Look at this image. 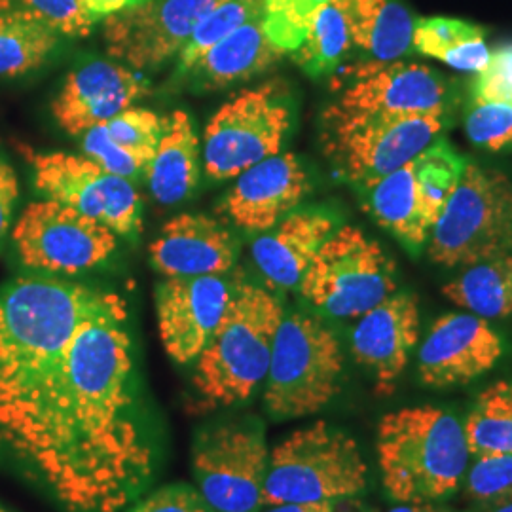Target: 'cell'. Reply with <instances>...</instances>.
<instances>
[{"label": "cell", "instance_id": "cell-32", "mask_svg": "<svg viewBox=\"0 0 512 512\" xmlns=\"http://www.w3.org/2000/svg\"><path fill=\"white\" fill-rule=\"evenodd\" d=\"M0 18L37 23L65 38L88 37L97 23L80 0H0Z\"/></svg>", "mask_w": 512, "mask_h": 512}, {"label": "cell", "instance_id": "cell-37", "mask_svg": "<svg viewBox=\"0 0 512 512\" xmlns=\"http://www.w3.org/2000/svg\"><path fill=\"white\" fill-rule=\"evenodd\" d=\"M471 95L475 101L512 105V44L490 50L488 65L473 78Z\"/></svg>", "mask_w": 512, "mask_h": 512}, {"label": "cell", "instance_id": "cell-2", "mask_svg": "<svg viewBox=\"0 0 512 512\" xmlns=\"http://www.w3.org/2000/svg\"><path fill=\"white\" fill-rule=\"evenodd\" d=\"M376 452L382 486L395 503L456 494L471 461L463 423L433 404L387 412L378 423Z\"/></svg>", "mask_w": 512, "mask_h": 512}, {"label": "cell", "instance_id": "cell-11", "mask_svg": "<svg viewBox=\"0 0 512 512\" xmlns=\"http://www.w3.org/2000/svg\"><path fill=\"white\" fill-rule=\"evenodd\" d=\"M327 148L355 184L385 177L442 139L444 116H349L327 110Z\"/></svg>", "mask_w": 512, "mask_h": 512}, {"label": "cell", "instance_id": "cell-44", "mask_svg": "<svg viewBox=\"0 0 512 512\" xmlns=\"http://www.w3.org/2000/svg\"><path fill=\"white\" fill-rule=\"evenodd\" d=\"M137 2H143V0H133V4H137Z\"/></svg>", "mask_w": 512, "mask_h": 512}, {"label": "cell", "instance_id": "cell-25", "mask_svg": "<svg viewBox=\"0 0 512 512\" xmlns=\"http://www.w3.org/2000/svg\"><path fill=\"white\" fill-rule=\"evenodd\" d=\"M262 14L222 38L186 76L194 78L196 84H202L207 90L224 88L236 82H247L279 63L287 54L266 35Z\"/></svg>", "mask_w": 512, "mask_h": 512}, {"label": "cell", "instance_id": "cell-19", "mask_svg": "<svg viewBox=\"0 0 512 512\" xmlns=\"http://www.w3.org/2000/svg\"><path fill=\"white\" fill-rule=\"evenodd\" d=\"M148 93V80L118 61L92 59L67 74L52 103L57 126L73 137L105 124Z\"/></svg>", "mask_w": 512, "mask_h": 512}, {"label": "cell", "instance_id": "cell-4", "mask_svg": "<svg viewBox=\"0 0 512 512\" xmlns=\"http://www.w3.org/2000/svg\"><path fill=\"white\" fill-rule=\"evenodd\" d=\"M344 353L334 330L319 317L285 313L264 380V408L277 421L308 418L342 389Z\"/></svg>", "mask_w": 512, "mask_h": 512}, {"label": "cell", "instance_id": "cell-29", "mask_svg": "<svg viewBox=\"0 0 512 512\" xmlns=\"http://www.w3.org/2000/svg\"><path fill=\"white\" fill-rule=\"evenodd\" d=\"M471 458L512 454V380L482 389L463 423Z\"/></svg>", "mask_w": 512, "mask_h": 512}, {"label": "cell", "instance_id": "cell-31", "mask_svg": "<svg viewBox=\"0 0 512 512\" xmlns=\"http://www.w3.org/2000/svg\"><path fill=\"white\" fill-rule=\"evenodd\" d=\"M63 38L48 27L0 18V76L18 78L44 67Z\"/></svg>", "mask_w": 512, "mask_h": 512}, {"label": "cell", "instance_id": "cell-42", "mask_svg": "<svg viewBox=\"0 0 512 512\" xmlns=\"http://www.w3.org/2000/svg\"><path fill=\"white\" fill-rule=\"evenodd\" d=\"M385 512H454L444 505H440V501H404L397 503L395 507H391Z\"/></svg>", "mask_w": 512, "mask_h": 512}, {"label": "cell", "instance_id": "cell-13", "mask_svg": "<svg viewBox=\"0 0 512 512\" xmlns=\"http://www.w3.org/2000/svg\"><path fill=\"white\" fill-rule=\"evenodd\" d=\"M12 241L29 270L59 277L99 268L118 247V236L105 224L52 200L25 207Z\"/></svg>", "mask_w": 512, "mask_h": 512}, {"label": "cell", "instance_id": "cell-12", "mask_svg": "<svg viewBox=\"0 0 512 512\" xmlns=\"http://www.w3.org/2000/svg\"><path fill=\"white\" fill-rule=\"evenodd\" d=\"M33 169L38 192L52 202L69 205L110 228L116 236L141 232L143 203L133 181L118 177L84 154L35 152L19 147Z\"/></svg>", "mask_w": 512, "mask_h": 512}, {"label": "cell", "instance_id": "cell-39", "mask_svg": "<svg viewBox=\"0 0 512 512\" xmlns=\"http://www.w3.org/2000/svg\"><path fill=\"white\" fill-rule=\"evenodd\" d=\"M18 198V175L12 165L0 160V239L8 234L12 226V217H14Z\"/></svg>", "mask_w": 512, "mask_h": 512}, {"label": "cell", "instance_id": "cell-43", "mask_svg": "<svg viewBox=\"0 0 512 512\" xmlns=\"http://www.w3.org/2000/svg\"><path fill=\"white\" fill-rule=\"evenodd\" d=\"M480 512H512V501L511 503H505V505H497V507L482 509Z\"/></svg>", "mask_w": 512, "mask_h": 512}, {"label": "cell", "instance_id": "cell-8", "mask_svg": "<svg viewBox=\"0 0 512 512\" xmlns=\"http://www.w3.org/2000/svg\"><path fill=\"white\" fill-rule=\"evenodd\" d=\"M298 291L327 317L359 319L397 293V266L376 239L342 226L319 249Z\"/></svg>", "mask_w": 512, "mask_h": 512}, {"label": "cell", "instance_id": "cell-14", "mask_svg": "<svg viewBox=\"0 0 512 512\" xmlns=\"http://www.w3.org/2000/svg\"><path fill=\"white\" fill-rule=\"evenodd\" d=\"M224 0H143L103 19L110 59L133 71H156L179 57L196 27Z\"/></svg>", "mask_w": 512, "mask_h": 512}, {"label": "cell", "instance_id": "cell-15", "mask_svg": "<svg viewBox=\"0 0 512 512\" xmlns=\"http://www.w3.org/2000/svg\"><path fill=\"white\" fill-rule=\"evenodd\" d=\"M450 93L431 67L403 59L368 61L348 73L329 110L349 116H444Z\"/></svg>", "mask_w": 512, "mask_h": 512}, {"label": "cell", "instance_id": "cell-36", "mask_svg": "<svg viewBox=\"0 0 512 512\" xmlns=\"http://www.w3.org/2000/svg\"><path fill=\"white\" fill-rule=\"evenodd\" d=\"M465 133L475 147L494 152L512 147V105L471 99Z\"/></svg>", "mask_w": 512, "mask_h": 512}, {"label": "cell", "instance_id": "cell-16", "mask_svg": "<svg viewBox=\"0 0 512 512\" xmlns=\"http://www.w3.org/2000/svg\"><path fill=\"white\" fill-rule=\"evenodd\" d=\"M234 281L226 275L165 277L156 287L158 330L177 365H194L226 311Z\"/></svg>", "mask_w": 512, "mask_h": 512}, {"label": "cell", "instance_id": "cell-1", "mask_svg": "<svg viewBox=\"0 0 512 512\" xmlns=\"http://www.w3.org/2000/svg\"><path fill=\"white\" fill-rule=\"evenodd\" d=\"M126 300L107 293L71 338L0 372V463L65 512H126L160 469Z\"/></svg>", "mask_w": 512, "mask_h": 512}, {"label": "cell", "instance_id": "cell-21", "mask_svg": "<svg viewBox=\"0 0 512 512\" xmlns=\"http://www.w3.org/2000/svg\"><path fill=\"white\" fill-rule=\"evenodd\" d=\"M238 239L220 220L183 213L165 222L150 245V262L162 277L226 275L236 264Z\"/></svg>", "mask_w": 512, "mask_h": 512}, {"label": "cell", "instance_id": "cell-10", "mask_svg": "<svg viewBox=\"0 0 512 512\" xmlns=\"http://www.w3.org/2000/svg\"><path fill=\"white\" fill-rule=\"evenodd\" d=\"M270 450L258 418H234L198 431L192 446L196 490L213 512H258Z\"/></svg>", "mask_w": 512, "mask_h": 512}, {"label": "cell", "instance_id": "cell-35", "mask_svg": "<svg viewBox=\"0 0 512 512\" xmlns=\"http://www.w3.org/2000/svg\"><path fill=\"white\" fill-rule=\"evenodd\" d=\"M465 490L482 509L512 501V454L475 458L467 473Z\"/></svg>", "mask_w": 512, "mask_h": 512}, {"label": "cell", "instance_id": "cell-7", "mask_svg": "<svg viewBox=\"0 0 512 512\" xmlns=\"http://www.w3.org/2000/svg\"><path fill=\"white\" fill-rule=\"evenodd\" d=\"M425 247L444 268H467L512 253L511 179L497 169L465 165Z\"/></svg>", "mask_w": 512, "mask_h": 512}, {"label": "cell", "instance_id": "cell-23", "mask_svg": "<svg viewBox=\"0 0 512 512\" xmlns=\"http://www.w3.org/2000/svg\"><path fill=\"white\" fill-rule=\"evenodd\" d=\"M165 118L154 110L129 107L82 135V154L128 181L147 179L164 133Z\"/></svg>", "mask_w": 512, "mask_h": 512}, {"label": "cell", "instance_id": "cell-33", "mask_svg": "<svg viewBox=\"0 0 512 512\" xmlns=\"http://www.w3.org/2000/svg\"><path fill=\"white\" fill-rule=\"evenodd\" d=\"M264 12V0H224L200 21L183 52L179 54V74H186L222 38L234 33L243 23Z\"/></svg>", "mask_w": 512, "mask_h": 512}, {"label": "cell", "instance_id": "cell-40", "mask_svg": "<svg viewBox=\"0 0 512 512\" xmlns=\"http://www.w3.org/2000/svg\"><path fill=\"white\" fill-rule=\"evenodd\" d=\"M80 2L97 21H103L112 14H118L133 4V0H80Z\"/></svg>", "mask_w": 512, "mask_h": 512}, {"label": "cell", "instance_id": "cell-20", "mask_svg": "<svg viewBox=\"0 0 512 512\" xmlns=\"http://www.w3.org/2000/svg\"><path fill=\"white\" fill-rule=\"evenodd\" d=\"M311 192L310 173L291 152H279L239 173L222 213L249 234H262L300 207Z\"/></svg>", "mask_w": 512, "mask_h": 512}, {"label": "cell", "instance_id": "cell-3", "mask_svg": "<svg viewBox=\"0 0 512 512\" xmlns=\"http://www.w3.org/2000/svg\"><path fill=\"white\" fill-rule=\"evenodd\" d=\"M283 317V304L270 289L234 279L219 327L194 363L192 384L202 410L245 403L255 395L268 376Z\"/></svg>", "mask_w": 512, "mask_h": 512}, {"label": "cell", "instance_id": "cell-45", "mask_svg": "<svg viewBox=\"0 0 512 512\" xmlns=\"http://www.w3.org/2000/svg\"><path fill=\"white\" fill-rule=\"evenodd\" d=\"M0 512H10V511H6V509H2V507H0Z\"/></svg>", "mask_w": 512, "mask_h": 512}, {"label": "cell", "instance_id": "cell-9", "mask_svg": "<svg viewBox=\"0 0 512 512\" xmlns=\"http://www.w3.org/2000/svg\"><path fill=\"white\" fill-rule=\"evenodd\" d=\"M293 128L291 99L268 82L228 99L203 131L202 162L213 181L236 179L245 169L283 152Z\"/></svg>", "mask_w": 512, "mask_h": 512}, {"label": "cell", "instance_id": "cell-34", "mask_svg": "<svg viewBox=\"0 0 512 512\" xmlns=\"http://www.w3.org/2000/svg\"><path fill=\"white\" fill-rule=\"evenodd\" d=\"M329 0H264V31L279 50L293 54L302 44L315 14Z\"/></svg>", "mask_w": 512, "mask_h": 512}, {"label": "cell", "instance_id": "cell-28", "mask_svg": "<svg viewBox=\"0 0 512 512\" xmlns=\"http://www.w3.org/2000/svg\"><path fill=\"white\" fill-rule=\"evenodd\" d=\"M442 294L461 310L482 319L512 317V253L467 266L442 287Z\"/></svg>", "mask_w": 512, "mask_h": 512}, {"label": "cell", "instance_id": "cell-26", "mask_svg": "<svg viewBox=\"0 0 512 512\" xmlns=\"http://www.w3.org/2000/svg\"><path fill=\"white\" fill-rule=\"evenodd\" d=\"M353 46L372 61H393L412 52L414 21L399 0H340Z\"/></svg>", "mask_w": 512, "mask_h": 512}, {"label": "cell", "instance_id": "cell-17", "mask_svg": "<svg viewBox=\"0 0 512 512\" xmlns=\"http://www.w3.org/2000/svg\"><path fill=\"white\" fill-rule=\"evenodd\" d=\"M501 334L469 311L446 313L427 332L418 353V378L433 389L473 384L503 357Z\"/></svg>", "mask_w": 512, "mask_h": 512}, {"label": "cell", "instance_id": "cell-22", "mask_svg": "<svg viewBox=\"0 0 512 512\" xmlns=\"http://www.w3.org/2000/svg\"><path fill=\"white\" fill-rule=\"evenodd\" d=\"M336 230V219L327 211L296 209L253 241L256 270L275 291L298 289L313 258Z\"/></svg>", "mask_w": 512, "mask_h": 512}, {"label": "cell", "instance_id": "cell-30", "mask_svg": "<svg viewBox=\"0 0 512 512\" xmlns=\"http://www.w3.org/2000/svg\"><path fill=\"white\" fill-rule=\"evenodd\" d=\"M351 48L353 40L344 6L340 0H329L315 14L306 37L291 57L304 73L319 78L338 71Z\"/></svg>", "mask_w": 512, "mask_h": 512}, {"label": "cell", "instance_id": "cell-5", "mask_svg": "<svg viewBox=\"0 0 512 512\" xmlns=\"http://www.w3.org/2000/svg\"><path fill=\"white\" fill-rule=\"evenodd\" d=\"M368 463L355 439L327 421H315L270 452L264 507L338 501L363 494Z\"/></svg>", "mask_w": 512, "mask_h": 512}, {"label": "cell", "instance_id": "cell-38", "mask_svg": "<svg viewBox=\"0 0 512 512\" xmlns=\"http://www.w3.org/2000/svg\"><path fill=\"white\" fill-rule=\"evenodd\" d=\"M126 512H213L202 495L188 484H169L145 494Z\"/></svg>", "mask_w": 512, "mask_h": 512}, {"label": "cell", "instance_id": "cell-6", "mask_svg": "<svg viewBox=\"0 0 512 512\" xmlns=\"http://www.w3.org/2000/svg\"><path fill=\"white\" fill-rule=\"evenodd\" d=\"M469 160L444 139L397 171L357 184L366 213L412 255H420Z\"/></svg>", "mask_w": 512, "mask_h": 512}, {"label": "cell", "instance_id": "cell-24", "mask_svg": "<svg viewBox=\"0 0 512 512\" xmlns=\"http://www.w3.org/2000/svg\"><path fill=\"white\" fill-rule=\"evenodd\" d=\"M202 143L188 112L173 110L165 116L147 173L152 198L162 205H177L192 196L200 181Z\"/></svg>", "mask_w": 512, "mask_h": 512}, {"label": "cell", "instance_id": "cell-18", "mask_svg": "<svg viewBox=\"0 0 512 512\" xmlns=\"http://www.w3.org/2000/svg\"><path fill=\"white\" fill-rule=\"evenodd\" d=\"M418 342V300L397 291L357 319L351 330V355L374 380L376 393L387 397L399 384Z\"/></svg>", "mask_w": 512, "mask_h": 512}, {"label": "cell", "instance_id": "cell-41", "mask_svg": "<svg viewBox=\"0 0 512 512\" xmlns=\"http://www.w3.org/2000/svg\"><path fill=\"white\" fill-rule=\"evenodd\" d=\"M258 512H336L334 501H306V503H281L262 507Z\"/></svg>", "mask_w": 512, "mask_h": 512}, {"label": "cell", "instance_id": "cell-27", "mask_svg": "<svg viewBox=\"0 0 512 512\" xmlns=\"http://www.w3.org/2000/svg\"><path fill=\"white\" fill-rule=\"evenodd\" d=\"M412 52L437 59L461 73H480L490 59L480 27L458 18H420L414 21Z\"/></svg>", "mask_w": 512, "mask_h": 512}]
</instances>
